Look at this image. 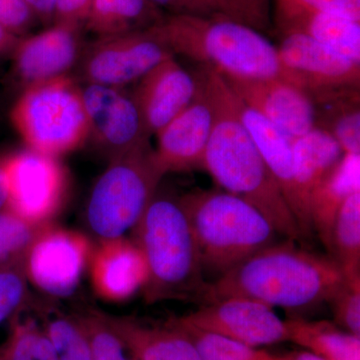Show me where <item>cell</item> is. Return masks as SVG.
<instances>
[{"label": "cell", "instance_id": "cell-9", "mask_svg": "<svg viewBox=\"0 0 360 360\" xmlns=\"http://www.w3.org/2000/svg\"><path fill=\"white\" fill-rule=\"evenodd\" d=\"M172 56L169 49L148 30L99 37L84 45L75 78L82 84L127 89Z\"/></svg>", "mask_w": 360, "mask_h": 360}, {"label": "cell", "instance_id": "cell-38", "mask_svg": "<svg viewBox=\"0 0 360 360\" xmlns=\"http://www.w3.org/2000/svg\"><path fill=\"white\" fill-rule=\"evenodd\" d=\"M94 0H56L53 23L77 26L84 30Z\"/></svg>", "mask_w": 360, "mask_h": 360}, {"label": "cell", "instance_id": "cell-15", "mask_svg": "<svg viewBox=\"0 0 360 360\" xmlns=\"http://www.w3.org/2000/svg\"><path fill=\"white\" fill-rule=\"evenodd\" d=\"M198 77L200 90L193 103L155 135V160L165 175L203 169L215 110L200 72Z\"/></svg>", "mask_w": 360, "mask_h": 360}, {"label": "cell", "instance_id": "cell-20", "mask_svg": "<svg viewBox=\"0 0 360 360\" xmlns=\"http://www.w3.org/2000/svg\"><path fill=\"white\" fill-rule=\"evenodd\" d=\"M293 177L300 201V229L307 240L314 234L309 213L312 191L340 163L345 151L324 130L315 129L292 141Z\"/></svg>", "mask_w": 360, "mask_h": 360}, {"label": "cell", "instance_id": "cell-27", "mask_svg": "<svg viewBox=\"0 0 360 360\" xmlns=\"http://www.w3.org/2000/svg\"><path fill=\"white\" fill-rule=\"evenodd\" d=\"M328 251L345 276H360V191L349 196L338 210Z\"/></svg>", "mask_w": 360, "mask_h": 360}, {"label": "cell", "instance_id": "cell-37", "mask_svg": "<svg viewBox=\"0 0 360 360\" xmlns=\"http://www.w3.org/2000/svg\"><path fill=\"white\" fill-rule=\"evenodd\" d=\"M23 265L0 269V304L11 303L20 307L26 295Z\"/></svg>", "mask_w": 360, "mask_h": 360}, {"label": "cell", "instance_id": "cell-3", "mask_svg": "<svg viewBox=\"0 0 360 360\" xmlns=\"http://www.w3.org/2000/svg\"><path fill=\"white\" fill-rule=\"evenodd\" d=\"M134 231L146 264V302H202L208 283L180 196L156 191Z\"/></svg>", "mask_w": 360, "mask_h": 360}, {"label": "cell", "instance_id": "cell-32", "mask_svg": "<svg viewBox=\"0 0 360 360\" xmlns=\"http://www.w3.org/2000/svg\"><path fill=\"white\" fill-rule=\"evenodd\" d=\"M77 317L89 338L91 360H136L103 319V312L91 310Z\"/></svg>", "mask_w": 360, "mask_h": 360}, {"label": "cell", "instance_id": "cell-28", "mask_svg": "<svg viewBox=\"0 0 360 360\" xmlns=\"http://www.w3.org/2000/svg\"><path fill=\"white\" fill-rule=\"evenodd\" d=\"M168 323L179 329L193 343L200 360H260L267 354L212 331L196 328L181 317H174Z\"/></svg>", "mask_w": 360, "mask_h": 360}, {"label": "cell", "instance_id": "cell-12", "mask_svg": "<svg viewBox=\"0 0 360 360\" xmlns=\"http://www.w3.org/2000/svg\"><path fill=\"white\" fill-rule=\"evenodd\" d=\"M89 136L108 161L150 139L131 92L120 87L82 84Z\"/></svg>", "mask_w": 360, "mask_h": 360}, {"label": "cell", "instance_id": "cell-19", "mask_svg": "<svg viewBox=\"0 0 360 360\" xmlns=\"http://www.w3.org/2000/svg\"><path fill=\"white\" fill-rule=\"evenodd\" d=\"M89 274L94 292L101 300L122 302L143 286L146 264L139 246L124 236L99 240L90 255Z\"/></svg>", "mask_w": 360, "mask_h": 360}, {"label": "cell", "instance_id": "cell-45", "mask_svg": "<svg viewBox=\"0 0 360 360\" xmlns=\"http://www.w3.org/2000/svg\"><path fill=\"white\" fill-rule=\"evenodd\" d=\"M262 1L265 2V4H269V6H271V0H262Z\"/></svg>", "mask_w": 360, "mask_h": 360}, {"label": "cell", "instance_id": "cell-7", "mask_svg": "<svg viewBox=\"0 0 360 360\" xmlns=\"http://www.w3.org/2000/svg\"><path fill=\"white\" fill-rule=\"evenodd\" d=\"M165 176L149 141L108 161L86 205L87 224L99 240L134 229Z\"/></svg>", "mask_w": 360, "mask_h": 360}, {"label": "cell", "instance_id": "cell-22", "mask_svg": "<svg viewBox=\"0 0 360 360\" xmlns=\"http://www.w3.org/2000/svg\"><path fill=\"white\" fill-rule=\"evenodd\" d=\"M103 315L136 360H200L193 343L167 321L148 326L129 316Z\"/></svg>", "mask_w": 360, "mask_h": 360}, {"label": "cell", "instance_id": "cell-26", "mask_svg": "<svg viewBox=\"0 0 360 360\" xmlns=\"http://www.w3.org/2000/svg\"><path fill=\"white\" fill-rule=\"evenodd\" d=\"M288 341L307 348L326 360H360V338L328 321L290 319Z\"/></svg>", "mask_w": 360, "mask_h": 360}, {"label": "cell", "instance_id": "cell-14", "mask_svg": "<svg viewBox=\"0 0 360 360\" xmlns=\"http://www.w3.org/2000/svg\"><path fill=\"white\" fill-rule=\"evenodd\" d=\"M181 317L196 328L219 333L251 347L288 340L286 321L272 307L245 297H229L201 305Z\"/></svg>", "mask_w": 360, "mask_h": 360}, {"label": "cell", "instance_id": "cell-6", "mask_svg": "<svg viewBox=\"0 0 360 360\" xmlns=\"http://www.w3.org/2000/svg\"><path fill=\"white\" fill-rule=\"evenodd\" d=\"M9 116L27 148L42 155L59 158L89 141L82 84L71 75L23 90Z\"/></svg>", "mask_w": 360, "mask_h": 360}, {"label": "cell", "instance_id": "cell-41", "mask_svg": "<svg viewBox=\"0 0 360 360\" xmlns=\"http://www.w3.org/2000/svg\"><path fill=\"white\" fill-rule=\"evenodd\" d=\"M18 39L0 25V59L11 58Z\"/></svg>", "mask_w": 360, "mask_h": 360}, {"label": "cell", "instance_id": "cell-36", "mask_svg": "<svg viewBox=\"0 0 360 360\" xmlns=\"http://www.w3.org/2000/svg\"><path fill=\"white\" fill-rule=\"evenodd\" d=\"M151 4L169 15L217 18L224 16L212 0H149Z\"/></svg>", "mask_w": 360, "mask_h": 360}, {"label": "cell", "instance_id": "cell-44", "mask_svg": "<svg viewBox=\"0 0 360 360\" xmlns=\"http://www.w3.org/2000/svg\"><path fill=\"white\" fill-rule=\"evenodd\" d=\"M269 359H270V354H269V352H267V354L265 355V357H264V359H260V360H269Z\"/></svg>", "mask_w": 360, "mask_h": 360}, {"label": "cell", "instance_id": "cell-39", "mask_svg": "<svg viewBox=\"0 0 360 360\" xmlns=\"http://www.w3.org/2000/svg\"><path fill=\"white\" fill-rule=\"evenodd\" d=\"M303 1L321 11L360 21V0H303Z\"/></svg>", "mask_w": 360, "mask_h": 360}, {"label": "cell", "instance_id": "cell-31", "mask_svg": "<svg viewBox=\"0 0 360 360\" xmlns=\"http://www.w3.org/2000/svg\"><path fill=\"white\" fill-rule=\"evenodd\" d=\"M44 329L58 360H91L89 338L77 316L54 315Z\"/></svg>", "mask_w": 360, "mask_h": 360}, {"label": "cell", "instance_id": "cell-4", "mask_svg": "<svg viewBox=\"0 0 360 360\" xmlns=\"http://www.w3.org/2000/svg\"><path fill=\"white\" fill-rule=\"evenodd\" d=\"M148 32L174 56L191 59L225 77L283 79L276 45L264 33L225 16L165 14Z\"/></svg>", "mask_w": 360, "mask_h": 360}, {"label": "cell", "instance_id": "cell-24", "mask_svg": "<svg viewBox=\"0 0 360 360\" xmlns=\"http://www.w3.org/2000/svg\"><path fill=\"white\" fill-rule=\"evenodd\" d=\"M165 13L149 0H94L84 30L99 37L146 32Z\"/></svg>", "mask_w": 360, "mask_h": 360}, {"label": "cell", "instance_id": "cell-43", "mask_svg": "<svg viewBox=\"0 0 360 360\" xmlns=\"http://www.w3.org/2000/svg\"><path fill=\"white\" fill-rule=\"evenodd\" d=\"M269 360H326L310 352H295L283 355L270 354Z\"/></svg>", "mask_w": 360, "mask_h": 360}, {"label": "cell", "instance_id": "cell-40", "mask_svg": "<svg viewBox=\"0 0 360 360\" xmlns=\"http://www.w3.org/2000/svg\"><path fill=\"white\" fill-rule=\"evenodd\" d=\"M44 25H53L56 0H23Z\"/></svg>", "mask_w": 360, "mask_h": 360}, {"label": "cell", "instance_id": "cell-5", "mask_svg": "<svg viewBox=\"0 0 360 360\" xmlns=\"http://www.w3.org/2000/svg\"><path fill=\"white\" fill-rule=\"evenodd\" d=\"M200 250L203 272L222 276L277 243L278 232L255 206L224 191L180 196Z\"/></svg>", "mask_w": 360, "mask_h": 360}, {"label": "cell", "instance_id": "cell-11", "mask_svg": "<svg viewBox=\"0 0 360 360\" xmlns=\"http://www.w3.org/2000/svg\"><path fill=\"white\" fill-rule=\"evenodd\" d=\"M276 46L283 80L302 90L309 98L360 87V63L300 33L281 35Z\"/></svg>", "mask_w": 360, "mask_h": 360}, {"label": "cell", "instance_id": "cell-35", "mask_svg": "<svg viewBox=\"0 0 360 360\" xmlns=\"http://www.w3.org/2000/svg\"><path fill=\"white\" fill-rule=\"evenodd\" d=\"M39 22L23 0H0V25L18 37H25Z\"/></svg>", "mask_w": 360, "mask_h": 360}, {"label": "cell", "instance_id": "cell-30", "mask_svg": "<svg viewBox=\"0 0 360 360\" xmlns=\"http://www.w3.org/2000/svg\"><path fill=\"white\" fill-rule=\"evenodd\" d=\"M0 360H58L44 328L32 319L14 321Z\"/></svg>", "mask_w": 360, "mask_h": 360}, {"label": "cell", "instance_id": "cell-1", "mask_svg": "<svg viewBox=\"0 0 360 360\" xmlns=\"http://www.w3.org/2000/svg\"><path fill=\"white\" fill-rule=\"evenodd\" d=\"M200 73L215 110L203 169L224 191L255 206L279 236L302 243L304 239L295 215L239 118L233 92L212 68L203 66Z\"/></svg>", "mask_w": 360, "mask_h": 360}, {"label": "cell", "instance_id": "cell-17", "mask_svg": "<svg viewBox=\"0 0 360 360\" xmlns=\"http://www.w3.org/2000/svg\"><path fill=\"white\" fill-rule=\"evenodd\" d=\"M131 91L148 134L156 135L193 103L200 90L194 77L175 56L156 65Z\"/></svg>", "mask_w": 360, "mask_h": 360}, {"label": "cell", "instance_id": "cell-25", "mask_svg": "<svg viewBox=\"0 0 360 360\" xmlns=\"http://www.w3.org/2000/svg\"><path fill=\"white\" fill-rule=\"evenodd\" d=\"M310 101L315 127L330 134L345 153L360 155V87L328 92Z\"/></svg>", "mask_w": 360, "mask_h": 360}, {"label": "cell", "instance_id": "cell-2", "mask_svg": "<svg viewBox=\"0 0 360 360\" xmlns=\"http://www.w3.org/2000/svg\"><path fill=\"white\" fill-rule=\"evenodd\" d=\"M345 278L340 265L286 239L258 251L208 283L201 304L245 297L270 307L309 309L328 302Z\"/></svg>", "mask_w": 360, "mask_h": 360}, {"label": "cell", "instance_id": "cell-29", "mask_svg": "<svg viewBox=\"0 0 360 360\" xmlns=\"http://www.w3.org/2000/svg\"><path fill=\"white\" fill-rule=\"evenodd\" d=\"M47 225L32 224L8 210L0 212V269L23 265L33 241Z\"/></svg>", "mask_w": 360, "mask_h": 360}, {"label": "cell", "instance_id": "cell-10", "mask_svg": "<svg viewBox=\"0 0 360 360\" xmlns=\"http://www.w3.org/2000/svg\"><path fill=\"white\" fill-rule=\"evenodd\" d=\"M92 248L82 232L47 225L23 259L25 277L45 295L70 297L79 285Z\"/></svg>", "mask_w": 360, "mask_h": 360}, {"label": "cell", "instance_id": "cell-23", "mask_svg": "<svg viewBox=\"0 0 360 360\" xmlns=\"http://www.w3.org/2000/svg\"><path fill=\"white\" fill-rule=\"evenodd\" d=\"M360 191V155L345 153L335 169L312 191L309 213L314 232L328 250L333 222L345 201Z\"/></svg>", "mask_w": 360, "mask_h": 360}, {"label": "cell", "instance_id": "cell-18", "mask_svg": "<svg viewBox=\"0 0 360 360\" xmlns=\"http://www.w3.org/2000/svg\"><path fill=\"white\" fill-rule=\"evenodd\" d=\"M279 34L300 33L360 63V21L328 13L303 0H271Z\"/></svg>", "mask_w": 360, "mask_h": 360}, {"label": "cell", "instance_id": "cell-13", "mask_svg": "<svg viewBox=\"0 0 360 360\" xmlns=\"http://www.w3.org/2000/svg\"><path fill=\"white\" fill-rule=\"evenodd\" d=\"M82 28L53 23L44 32L20 37L11 56L9 82L20 94L33 85L70 75L84 45Z\"/></svg>", "mask_w": 360, "mask_h": 360}, {"label": "cell", "instance_id": "cell-33", "mask_svg": "<svg viewBox=\"0 0 360 360\" xmlns=\"http://www.w3.org/2000/svg\"><path fill=\"white\" fill-rule=\"evenodd\" d=\"M328 302L336 323L360 338V276H345Z\"/></svg>", "mask_w": 360, "mask_h": 360}, {"label": "cell", "instance_id": "cell-16", "mask_svg": "<svg viewBox=\"0 0 360 360\" xmlns=\"http://www.w3.org/2000/svg\"><path fill=\"white\" fill-rule=\"evenodd\" d=\"M220 75L243 103L264 116L291 141L315 129L311 101L302 90L290 82L281 78Z\"/></svg>", "mask_w": 360, "mask_h": 360}, {"label": "cell", "instance_id": "cell-42", "mask_svg": "<svg viewBox=\"0 0 360 360\" xmlns=\"http://www.w3.org/2000/svg\"><path fill=\"white\" fill-rule=\"evenodd\" d=\"M7 203H8V184H7L4 160H0V212L6 210Z\"/></svg>", "mask_w": 360, "mask_h": 360}, {"label": "cell", "instance_id": "cell-21", "mask_svg": "<svg viewBox=\"0 0 360 360\" xmlns=\"http://www.w3.org/2000/svg\"><path fill=\"white\" fill-rule=\"evenodd\" d=\"M233 96L241 122L250 132L298 224L300 208L293 177L292 141L264 116L248 108L236 94Z\"/></svg>", "mask_w": 360, "mask_h": 360}, {"label": "cell", "instance_id": "cell-34", "mask_svg": "<svg viewBox=\"0 0 360 360\" xmlns=\"http://www.w3.org/2000/svg\"><path fill=\"white\" fill-rule=\"evenodd\" d=\"M225 18L255 28L269 32L271 27V6L262 0H212Z\"/></svg>", "mask_w": 360, "mask_h": 360}, {"label": "cell", "instance_id": "cell-8", "mask_svg": "<svg viewBox=\"0 0 360 360\" xmlns=\"http://www.w3.org/2000/svg\"><path fill=\"white\" fill-rule=\"evenodd\" d=\"M11 210L39 225L51 224L65 205L70 179L58 158L25 149L2 158Z\"/></svg>", "mask_w": 360, "mask_h": 360}]
</instances>
